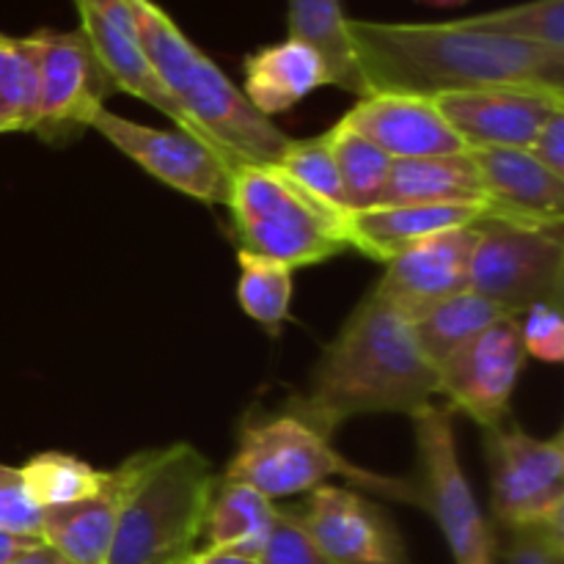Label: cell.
<instances>
[{
	"label": "cell",
	"instance_id": "cell-1",
	"mask_svg": "<svg viewBox=\"0 0 564 564\" xmlns=\"http://www.w3.org/2000/svg\"><path fill=\"white\" fill-rule=\"evenodd\" d=\"M369 94L438 97L488 86L564 94V50L538 47L452 22L347 20Z\"/></svg>",
	"mask_w": 564,
	"mask_h": 564
},
{
	"label": "cell",
	"instance_id": "cell-2",
	"mask_svg": "<svg viewBox=\"0 0 564 564\" xmlns=\"http://www.w3.org/2000/svg\"><path fill=\"white\" fill-rule=\"evenodd\" d=\"M438 397V369L419 347L411 319L369 292L319 356L308 389L284 413L334 441L336 430L369 413L413 416Z\"/></svg>",
	"mask_w": 564,
	"mask_h": 564
},
{
	"label": "cell",
	"instance_id": "cell-3",
	"mask_svg": "<svg viewBox=\"0 0 564 564\" xmlns=\"http://www.w3.org/2000/svg\"><path fill=\"white\" fill-rule=\"evenodd\" d=\"M127 3L135 17L141 47L154 75L198 135L235 165L275 163L292 138L259 113L242 88H237L154 0Z\"/></svg>",
	"mask_w": 564,
	"mask_h": 564
},
{
	"label": "cell",
	"instance_id": "cell-4",
	"mask_svg": "<svg viewBox=\"0 0 564 564\" xmlns=\"http://www.w3.org/2000/svg\"><path fill=\"white\" fill-rule=\"evenodd\" d=\"M207 457L191 444L143 452L105 564H182L196 551L215 488Z\"/></svg>",
	"mask_w": 564,
	"mask_h": 564
},
{
	"label": "cell",
	"instance_id": "cell-5",
	"mask_svg": "<svg viewBox=\"0 0 564 564\" xmlns=\"http://www.w3.org/2000/svg\"><path fill=\"white\" fill-rule=\"evenodd\" d=\"M226 207L237 251L273 259L286 268H312L347 246V215L308 196L273 163L235 165Z\"/></svg>",
	"mask_w": 564,
	"mask_h": 564
},
{
	"label": "cell",
	"instance_id": "cell-6",
	"mask_svg": "<svg viewBox=\"0 0 564 564\" xmlns=\"http://www.w3.org/2000/svg\"><path fill=\"white\" fill-rule=\"evenodd\" d=\"M224 477L251 485L270 501L308 494L328 485V479L341 477L345 482L358 485L375 496L419 507L416 482L383 477V474L356 466L345 455H339L328 438L284 411L273 416H251L242 422L240 441Z\"/></svg>",
	"mask_w": 564,
	"mask_h": 564
},
{
	"label": "cell",
	"instance_id": "cell-7",
	"mask_svg": "<svg viewBox=\"0 0 564 564\" xmlns=\"http://www.w3.org/2000/svg\"><path fill=\"white\" fill-rule=\"evenodd\" d=\"M468 290L518 317L538 303H564L562 229L479 220Z\"/></svg>",
	"mask_w": 564,
	"mask_h": 564
},
{
	"label": "cell",
	"instance_id": "cell-8",
	"mask_svg": "<svg viewBox=\"0 0 564 564\" xmlns=\"http://www.w3.org/2000/svg\"><path fill=\"white\" fill-rule=\"evenodd\" d=\"M416 433L419 507L438 523L455 564H494L496 538L479 512L455 441V411L430 402L411 416Z\"/></svg>",
	"mask_w": 564,
	"mask_h": 564
},
{
	"label": "cell",
	"instance_id": "cell-9",
	"mask_svg": "<svg viewBox=\"0 0 564 564\" xmlns=\"http://www.w3.org/2000/svg\"><path fill=\"white\" fill-rule=\"evenodd\" d=\"M490 510L501 529L564 523V435L534 438L505 424L485 430Z\"/></svg>",
	"mask_w": 564,
	"mask_h": 564
},
{
	"label": "cell",
	"instance_id": "cell-10",
	"mask_svg": "<svg viewBox=\"0 0 564 564\" xmlns=\"http://www.w3.org/2000/svg\"><path fill=\"white\" fill-rule=\"evenodd\" d=\"M88 130H97L124 158L141 165L163 185L180 191L182 196H191L204 204H226L235 163L209 149L207 143L180 130L138 124V121L113 113L105 105L91 113Z\"/></svg>",
	"mask_w": 564,
	"mask_h": 564
},
{
	"label": "cell",
	"instance_id": "cell-11",
	"mask_svg": "<svg viewBox=\"0 0 564 564\" xmlns=\"http://www.w3.org/2000/svg\"><path fill=\"white\" fill-rule=\"evenodd\" d=\"M527 358L518 317L505 314L441 364L438 394L446 397L452 411L466 413L482 430L499 427L510 416Z\"/></svg>",
	"mask_w": 564,
	"mask_h": 564
},
{
	"label": "cell",
	"instance_id": "cell-12",
	"mask_svg": "<svg viewBox=\"0 0 564 564\" xmlns=\"http://www.w3.org/2000/svg\"><path fill=\"white\" fill-rule=\"evenodd\" d=\"M39 64V121L36 135L50 143L88 130V119L105 99L116 94L80 31L31 33Z\"/></svg>",
	"mask_w": 564,
	"mask_h": 564
},
{
	"label": "cell",
	"instance_id": "cell-13",
	"mask_svg": "<svg viewBox=\"0 0 564 564\" xmlns=\"http://www.w3.org/2000/svg\"><path fill=\"white\" fill-rule=\"evenodd\" d=\"M72 3H75L77 17H80V33L86 36L88 47L97 55L99 66L108 75V80L113 83L116 91L143 99L152 108H158L176 130L207 143L154 75L152 64H149L147 53L141 47V36H138L130 3L127 0H72Z\"/></svg>",
	"mask_w": 564,
	"mask_h": 564
},
{
	"label": "cell",
	"instance_id": "cell-14",
	"mask_svg": "<svg viewBox=\"0 0 564 564\" xmlns=\"http://www.w3.org/2000/svg\"><path fill=\"white\" fill-rule=\"evenodd\" d=\"M468 149H527L540 127L564 110V94L527 86H488L430 97Z\"/></svg>",
	"mask_w": 564,
	"mask_h": 564
},
{
	"label": "cell",
	"instance_id": "cell-15",
	"mask_svg": "<svg viewBox=\"0 0 564 564\" xmlns=\"http://www.w3.org/2000/svg\"><path fill=\"white\" fill-rule=\"evenodd\" d=\"M317 549L334 564H405V543L394 523L364 496L336 485L308 490L295 510Z\"/></svg>",
	"mask_w": 564,
	"mask_h": 564
},
{
	"label": "cell",
	"instance_id": "cell-16",
	"mask_svg": "<svg viewBox=\"0 0 564 564\" xmlns=\"http://www.w3.org/2000/svg\"><path fill=\"white\" fill-rule=\"evenodd\" d=\"M477 237V224H471L416 242L386 264L383 279L372 292L408 319L419 317L435 303L468 290Z\"/></svg>",
	"mask_w": 564,
	"mask_h": 564
},
{
	"label": "cell",
	"instance_id": "cell-17",
	"mask_svg": "<svg viewBox=\"0 0 564 564\" xmlns=\"http://www.w3.org/2000/svg\"><path fill=\"white\" fill-rule=\"evenodd\" d=\"M339 121L361 132L394 160L435 158L468 149L430 97L369 94L358 99Z\"/></svg>",
	"mask_w": 564,
	"mask_h": 564
},
{
	"label": "cell",
	"instance_id": "cell-18",
	"mask_svg": "<svg viewBox=\"0 0 564 564\" xmlns=\"http://www.w3.org/2000/svg\"><path fill=\"white\" fill-rule=\"evenodd\" d=\"M499 220L540 229H562L564 180L545 169L529 149H468Z\"/></svg>",
	"mask_w": 564,
	"mask_h": 564
},
{
	"label": "cell",
	"instance_id": "cell-19",
	"mask_svg": "<svg viewBox=\"0 0 564 564\" xmlns=\"http://www.w3.org/2000/svg\"><path fill=\"white\" fill-rule=\"evenodd\" d=\"M479 220H496L488 204H380L347 215V246L389 264L427 237Z\"/></svg>",
	"mask_w": 564,
	"mask_h": 564
},
{
	"label": "cell",
	"instance_id": "cell-20",
	"mask_svg": "<svg viewBox=\"0 0 564 564\" xmlns=\"http://www.w3.org/2000/svg\"><path fill=\"white\" fill-rule=\"evenodd\" d=\"M143 452L105 471L102 488L77 505L44 510L42 540L75 564H105L113 545L121 505L141 468Z\"/></svg>",
	"mask_w": 564,
	"mask_h": 564
},
{
	"label": "cell",
	"instance_id": "cell-21",
	"mask_svg": "<svg viewBox=\"0 0 564 564\" xmlns=\"http://www.w3.org/2000/svg\"><path fill=\"white\" fill-rule=\"evenodd\" d=\"M242 94L262 116L286 113L317 88L330 86L317 50L297 39L268 44L246 58Z\"/></svg>",
	"mask_w": 564,
	"mask_h": 564
},
{
	"label": "cell",
	"instance_id": "cell-22",
	"mask_svg": "<svg viewBox=\"0 0 564 564\" xmlns=\"http://www.w3.org/2000/svg\"><path fill=\"white\" fill-rule=\"evenodd\" d=\"M383 204H488L496 213L468 149L435 158L394 160Z\"/></svg>",
	"mask_w": 564,
	"mask_h": 564
},
{
	"label": "cell",
	"instance_id": "cell-23",
	"mask_svg": "<svg viewBox=\"0 0 564 564\" xmlns=\"http://www.w3.org/2000/svg\"><path fill=\"white\" fill-rule=\"evenodd\" d=\"M275 505L246 482L218 479L213 488L202 538L215 549H231L257 556L273 527Z\"/></svg>",
	"mask_w": 564,
	"mask_h": 564
},
{
	"label": "cell",
	"instance_id": "cell-24",
	"mask_svg": "<svg viewBox=\"0 0 564 564\" xmlns=\"http://www.w3.org/2000/svg\"><path fill=\"white\" fill-rule=\"evenodd\" d=\"M290 3V39L306 42L317 50L328 69L330 86L367 97L361 69L347 36V20L341 0H286Z\"/></svg>",
	"mask_w": 564,
	"mask_h": 564
},
{
	"label": "cell",
	"instance_id": "cell-25",
	"mask_svg": "<svg viewBox=\"0 0 564 564\" xmlns=\"http://www.w3.org/2000/svg\"><path fill=\"white\" fill-rule=\"evenodd\" d=\"M505 314V308L496 306L494 301L477 295L474 290H466L460 295H452L446 301L435 303L433 308L413 317L411 325L422 352L438 369L452 352L468 345L474 336L482 334L488 325H494Z\"/></svg>",
	"mask_w": 564,
	"mask_h": 564
},
{
	"label": "cell",
	"instance_id": "cell-26",
	"mask_svg": "<svg viewBox=\"0 0 564 564\" xmlns=\"http://www.w3.org/2000/svg\"><path fill=\"white\" fill-rule=\"evenodd\" d=\"M328 138L330 149H334L341 191H345L347 209H350V213H361V209H372L378 207V204H383L394 158H389V154L380 147H375L369 138L350 130V127L341 124V121H336V124L330 127Z\"/></svg>",
	"mask_w": 564,
	"mask_h": 564
},
{
	"label": "cell",
	"instance_id": "cell-27",
	"mask_svg": "<svg viewBox=\"0 0 564 564\" xmlns=\"http://www.w3.org/2000/svg\"><path fill=\"white\" fill-rule=\"evenodd\" d=\"M39 121V64L31 36L0 33V135L33 132Z\"/></svg>",
	"mask_w": 564,
	"mask_h": 564
},
{
	"label": "cell",
	"instance_id": "cell-28",
	"mask_svg": "<svg viewBox=\"0 0 564 564\" xmlns=\"http://www.w3.org/2000/svg\"><path fill=\"white\" fill-rule=\"evenodd\" d=\"M33 505L42 510L77 505L102 488L105 471L66 452H42L20 468Z\"/></svg>",
	"mask_w": 564,
	"mask_h": 564
},
{
	"label": "cell",
	"instance_id": "cell-29",
	"mask_svg": "<svg viewBox=\"0 0 564 564\" xmlns=\"http://www.w3.org/2000/svg\"><path fill=\"white\" fill-rule=\"evenodd\" d=\"M237 259H240L237 301L242 312L264 330L279 334L281 325L290 317L292 268L248 251H237Z\"/></svg>",
	"mask_w": 564,
	"mask_h": 564
},
{
	"label": "cell",
	"instance_id": "cell-30",
	"mask_svg": "<svg viewBox=\"0 0 564 564\" xmlns=\"http://www.w3.org/2000/svg\"><path fill=\"white\" fill-rule=\"evenodd\" d=\"M460 22L490 36L564 50V0H529V3L463 17Z\"/></svg>",
	"mask_w": 564,
	"mask_h": 564
},
{
	"label": "cell",
	"instance_id": "cell-31",
	"mask_svg": "<svg viewBox=\"0 0 564 564\" xmlns=\"http://www.w3.org/2000/svg\"><path fill=\"white\" fill-rule=\"evenodd\" d=\"M275 169L284 176H290L297 187L314 196L317 202L328 204V207L339 209V213H350L345 202V191H341L339 171H336L334 149H330L328 132L314 138H292L290 147L284 149Z\"/></svg>",
	"mask_w": 564,
	"mask_h": 564
},
{
	"label": "cell",
	"instance_id": "cell-32",
	"mask_svg": "<svg viewBox=\"0 0 564 564\" xmlns=\"http://www.w3.org/2000/svg\"><path fill=\"white\" fill-rule=\"evenodd\" d=\"M505 532V543H496L494 564H564V523H534Z\"/></svg>",
	"mask_w": 564,
	"mask_h": 564
},
{
	"label": "cell",
	"instance_id": "cell-33",
	"mask_svg": "<svg viewBox=\"0 0 564 564\" xmlns=\"http://www.w3.org/2000/svg\"><path fill=\"white\" fill-rule=\"evenodd\" d=\"M257 560L259 564H334L303 529L295 510H279V507Z\"/></svg>",
	"mask_w": 564,
	"mask_h": 564
},
{
	"label": "cell",
	"instance_id": "cell-34",
	"mask_svg": "<svg viewBox=\"0 0 564 564\" xmlns=\"http://www.w3.org/2000/svg\"><path fill=\"white\" fill-rule=\"evenodd\" d=\"M44 510L33 505L20 468L0 463V529L20 538L42 540Z\"/></svg>",
	"mask_w": 564,
	"mask_h": 564
},
{
	"label": "cell",
	"instance_id": "cell-35",
	"mask_svg": "<svg viewBox=\"0 0 564 564\" xmlns=\"http://www.w3.org/2000/svg\"><path fill=\"white\" fill-rule=\"evenodd\" d=\"M521 325V341L527 356L540 358V361L560 364L564 358V317L562 306L554 303H538L518 314Z\"/></svg>",
	"mask_w": 564,
	"mask_h": 564
},
{
	"label": "cell",
	"instance_id": "cell-36",
	"mask_svg": "<svg viewBox=\"0 0 564 564\" xmlns=\"http://www.w3.org/2000/svg\"><path fill=\"white\" fill-rule=\"evenodd\" d=\"M529 154L538 158L540 163L549 171H554L556 176L564 180V110L551 116L540 132L534 135V141L529 143Z\"/></svg>",
	"mask_w": 564,
	"mask_h": 564
},
{
	"label": "cell",
	"instance_id": "cell-37",
	"mask_svg": "<svg viewBox=\"0 0 564 564\" xmlns=\"http://www.w3.org/2000/svg\"><path fill=\"white\" fill-rule=\"evenodd\" d=\"M182 564H259L257 556L240 554V551L231 549H215V545H207V549H196L191 556H187Z\"/></svg>",
	"mask_w": 564,
	"mask_h": 564
},
{
	"label": "cell",
	"instance_id": "cell-38",
	"mask_svg": "<svg viewBox=\"0 0 564 564\" xmlns=\"http://www.w3.org/2000/svg\"><path fill=\"white\" fill-rule=\"evenodd\" d=\"M11 564H75V562L66 560L61 551H55L53 545H47L44 540H39V543L31 545V549L22 551V554Z\"/></svg>",
	"mask_w": 564,
	"mask_h": 564
},
{
	"label": "cell",
	"instance_id": "cell-39",
	"mask_svg": "<svg viewBox=\"0 0 564 564\" xmlns=\"http://www.w3.org/2000/svg\"><path fill=\"white\" fill-rule=\"evenodd\" d=\"M33 543H39V540L20 538V534H11L0 529V564H11L22 554V551L31 549Z\"/></svg>",
	"mask_w": 564,
	"mask_h": 564
},
{
	"label": "cell",
	"instance_id": "cell-40",
	"mask_svg": "<svg viewBox=\"0 0 564 564\" xmlns=\"http://www.w3.org/2000/svg\"><path fill=\"white\" fill-rule=\"evenodd\" d=\"M422 6H433V9H455V6L468 3V0H416Z\"/></svg>",
	"mask_w": 564,
	"mask_h": 564
}]
</instances>
